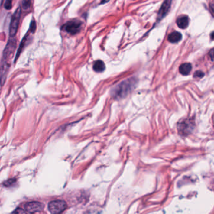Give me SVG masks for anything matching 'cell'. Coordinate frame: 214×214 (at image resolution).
<instances>
[{"label":"cell","mask_w":214,"mask_h":214,"mask_svg":"<svg viewBox=\"0 0 214 214\" xmlns=\"http://www.w3.org/2000/svg\"><path fill=\"white\" fill-rule=\"evenodd\" d=\"M16 40L13 38H11L9 40L6 46L3 51V58L2 61L8 62V63H11V60L13 57L16 48Z\"/></svg>","instance_id":"6da1fadb"},{"label":"cell","mask_w":214,"mask_h":214,"mask_svg":"<svg viewBox=\"0 0 214 214\" xmlns=\"http://www.w3.org/2000/svg\"><path fill=\"white\" fill-rule=\"evenodd\" d=\"M21 15V9L20 7H18L16 9L12 16L10 25V31H9V34H10V37L11 38L15 37V36L16 35L18 31V30Z\"/></svg>","instance_id":"7a4b0ae2"},{"label":"cell","mask_w":214,"mask_h":214,"mask_svg":"<svg viewBox=\"0 0 214 214\" xmlns=\"http://www.w3.org/2000/svg\"><path fill=\"white\" fill-rule=\"evenodd\" d=\"M67 208V204L64 200L51 201L48 204V209L51 214H61Z\"/></svg>","instance_id":"3957f363"},{"label":"cell","mask_w":214,"mask_h":214,"mask_svg":"<svg viewBox=\"0 0 214 214\" xmlns=\"http://www.w3.org/2000/svg\"><path fill=\"white\" fill-rule=\"evenodd\" d=\"M82 24V22L78 20H73L65 23L63 29L71 34H75L79 31Z\"/></svg>","instance_id":"277c9868"},{"label":"cell","mask_w":214,"mask_h":214,"mask_svg":"<svg viewBox=\"0 0 214 214\" xmlns=\"http://www.w3.org/2000/svg\"><path fill=\"white\" fill-rule=\"evenodd\" d=\"M193 127V122L190 120H185L178 124V130L180 134L186 135L191 131Z\"/></svg>","instance_id":"5b68a950"},{"label":"cell","mask_w":214,"mask_h":214,"mask_svg":"<svg viewBox=\"0 0 214 214\" xmlns=\"http://www.w3.org/2000/svg\"><path fill=\"white\" fill-rule=\"evenodd\" d=\"M43 209L44 205L39 202H30L24 205L25 210L31 213L41 212Z\"/></svg>","instance_id":"8992f818"},{"label":"cell","mask_w":214,"mask_h":214,"mask_svg":"<svg viewBox=\"0 0 214 214\" xmlns=\"http://www.w3.org/2000/svg\"><path fill=\"white\" fill-rule=\"evenodd\" d=\"M131 82H124L120 84L117 88H115V90L113 92V93L115 95V96H122L124 93V90H125L127 92L130 90V89L131 87Z\"/></svg>","instance_id":"52a82bcc"},{"label":"cell","mask_w":214,"mask_h":214,"mask_svg":"<svg viewBox=\"0 0 214 214\" xmlns=\"http://www.w3.org/2000/svg\"><path fill=\"white\" fill-rule=\"evenodd\" d=\"M171 5V0H165L163 5L160 8L158 14V20H162L163 18L167 14L169 10H170Z\"/></svg>","instance_id":"ba28073f"},{"label":"cell","mask_w":214,"mask_h":214,"mask_svg":"<svg viewBox=\"0 0 214 214\" xmlns=\"http://www.w3.org/2000/svg\"><path fill=\"white\" fill-rule=\"evenodd\" d=\"M189 19L187 16H182L177 20V24L178 27L182 29L186 28L189 26Z\"/></svg>","instance_id":"9c48e42d"},{"label":"cell","mask_w":214,"mask_h":214,"mask_svg":"<svg viewBox=\"0 0 214 214\" xmlns=\"http://www.w3.org/2000/svg\"><path fill=\"white\" fill-rule=\"evenodd\" d=\"M182 34L178 31H173L171 33L168 37V40L170 43H177L181 40Z\"/></svg>","instance_id":"30bf717a"},{"label":"cell","mask_w":214,"mask_h":214,"mask_svg":"<svg viewBox=\"0 0 214 214\" xmlns=\"http://www.w3.org/2000/svg\"><path fill=\"white\" fill-rule=\"evenodd\" d=\"M192 70V65L190 63H183L179 67L180 73L183 75H187Z\"/></svg>","instance_id":"8fae6325"},{"label":"cell","mask_w":214,"mask_h":214,"mask_svg":"<svg viewBox=\"0 0 214 214\" xmlns=\"http://www.w3.org/2000/svg\"><path fill=\"white\" fill-rule=\"evenodd\" d=\"M93 68L96 72H102L105 69V65L102 60H97L94 62Z\"/></svg>","instance_id":"7c38bea8"},{"label":"cell","mask_w":214,"mask_h":214,"mask_svg":"<svg viewBox=\"0 0 214 214\" xmlns=\"http://www.w3.org/2000/svg\"><path fill=\"white\" fill-rule=\"evenodd\" d=\"M26 38H27V34H26L25 37L23 38V39L22 40L21 43H20V47L18 48V50L17 51V53H16V57H15V61H16L18 58L19 56L21 54V53L22 52L24 47V44L26 43Z\"/></svg>","instance_id":"4fadbf2b"},{"label":"cell","mask_w":214,"mask_h":214,"mask_svg":"<svg viewBox=\"0 0 214 214\" xmlns=\"http://www.w3.org/2000/svg\"><path fill=\"white\" fill-rule=\"evenodd\" d=\"M22 7L24 11H29L31 8V0H23Z\"/></svg>","instance_id":"5bb4252c"},{"label":"cell","mask_w":214,"mask_h":214,"mask_svg":"<svg viewBox=\"0 0 214 214\" xmlns=\"http://www.w3.org/2000/svg\"><path fill=\"white\" fill-rule=\"evenodd\" d=\"M4 7L7 10H10L12 8V0H6Z\"/></svg>","instance_id":"9a60e30c"},{"label":"cell","mask_w":214,"mask_h":214,"mask_svg":"<svg viewBox=\"0 0 214 214\" xmlns=\"http://www.w3.org/2000/svg\"><path fill=\"white\" fill-rule=\"evenodd\" d=\"M16 180L15 178H11V179H9L6 181H5L3 184L5 186H10L11 185H13V184H15V183L16 182Z\"/></svg>","instance_id":"2e32d148"},{"label":"cell","mask_w":214,"mask_h":214,"mask_svg":"<svg viewBox=\"0 0 214 214\" xmlns=\"http://www.w3.org/2000/svg\"><path fill=\"white\" fill-rule=\"evenodd\" d=\"M36 28H37V24H36V22L34 20L31 21V24H30V31L32 33H34Z\"/></svg>","instance_id":"e0dca14e"},{"label":"cell","mask_w":214,"mask_h":214,"mask_svg":"<svg viewBox=\"0 0 214 214\" xmlns=\"http://www.w3.org/2000/svg\"><path fill=\"white\" fill-rule=\"evenodd\" d=\"M13 214H26V212L25 210H23V209L18 208L13 212Z\"/></svg>","instance_id":"ac0fdd59"},{"label":"cell","mask_w":214,"mask_h":214,"mask_svg":"<svg viewBox=\"0 0 214 214\" xmlns=\"http://www.w3.org/2000/svg\"><path fill=\"white\" fill-rule=\"evenodd\" d=\"M203 75H204V73L202 72V71H196L193 76L195 78H202L203 76Z\"/></svg>","instance_id":"d6986e66"},{"label":"cell","mask_w":214,"mask_h":214,"mask_svg":"<svg viewBox=\"0 0 214 214\" xmlns=\"http://www.w3.org/2000/svg\"><path fill=\"white\" fill-rule=\"evenodd\" d=\"M209 55L212 60H214V48L212 49L209 52Z\"/></svg>","instance_id":"ffe728a7"},{"label":"cell","mask_w":214,"mask_h":214,"mask_svg":"<svg viewBox=\"0 0 214 214\" xmlns=\"http://www.w3.org/2000/svg\"><path fill=\"white\" fill-rule=\"evenodd\" d=\"M210 8V11H211L212 13L214 16V5H211Z\"/></svg>","instance_id":"44dd1931"},{"label":"cell","mask_w":214,"mask_h":214,"mask_svg":"<svg viewBox=\"0 0 214 214\" xmlns=\"http://www.w3.org/2000/svg\"><path fill=\"white\" fill-rule=\"evenodd\" d=\"M210 37H211V38H212V40H214V31L211 33Z\"/></svg>","instance_id":"7402d4cb"},{"label":"cell","mask_w":214,"mask_h":214,"mask_svg":"<svg viewBox=\"0 0 214 214\" xmlns=\"http://www.w3.org/2000/svg\"><path fill=\"white\" fill-rule=\"evenodd\" d=\"M3 2H4V0H0V7L2 6V5L3 3Z\"/></svg>","instance_id":"603a6c76"}]
</instances>
